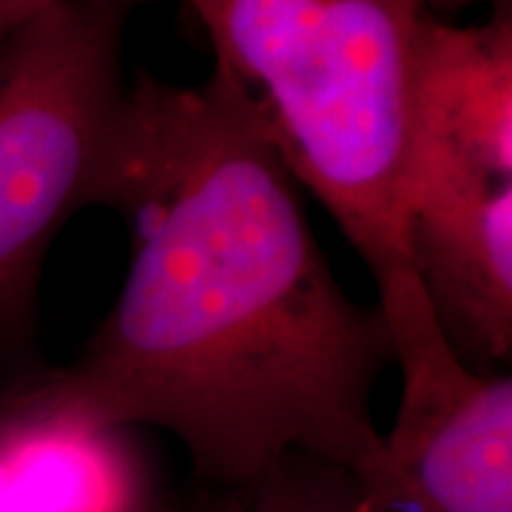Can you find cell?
<instances>
[{"label": "cell", "mask_w": 512, "mask_h": 512, "mask_svg": "<svg viewBox=\"0 0 512 512\" xmlns=\"http://www.w3.org/2000/svg\"><path fill=\"white\" fill-rule=\"evenodd\" d=\"M97 208L126 220L131 256L63 367L94 419L174 436L205 490H237L288 453L373 481L390 330L336 279L299 185L225 74L128 83Z\"/></svg>", "instance_id": "cell-1"}, {"label": "cell", "mask_w": 512, "mask_h": 512, "mask_svg": "<svg viewBox=\"0 0 512 512\" xmlns=\"http://www.w3.org/2000/svg\"><path fill=\"white\" fill-rule=\"evenodd\" d=\"M214 69L254 106L293 183L328 211L373 279L407 268L404 154L413 37L404 0H185Z\"/></svg>", "instance_id": "cell-2"}, {"label": "cell", "mask_w": 512, "mask_h": 512, "mask_svg": "<svg viewBox=\"0 0 512 512\" xmlns=\"http://www.w3.org/2000/svg\"><path fill=\"white\" fill-rule=\"evenodd\" d=\"M143 0H66L0 46V376L46 365L40 285L69 222L97 208Z\"/></svg>", "instance_id": "cell-3"}, {"label": "cell", "mask_w": 512, "mask_h": 512, "mask_svg": "<svg viewBox=\"0 0 512 512\" xmlns=\"http://www.w3.org/2000/svg\"><path fill=\"white\" fill-rule=\"evenodd\" d=\"M373 282L402 393L370 512H512V376L458 359L410 268Z\"/></svg>", "instance_id": "cell-4"}, {"label": "cell", "mask_w": 512, "mask_h": 512, "mask_svg": "<svg viewBox=\"0 0 512 512\" xmlns=\"http://www.w3.org/2000/svg\"><path fill=\"white\" fill-rule=\"evenodd\" d=\"M407 268L464 365L512 359V180L410 126L402 177Z\"/></svg>", "instance_id": "cell-5"}, {"label": "cell", "mask_w": 512, "mask_h": 512, "mask_svg": "<svg viewBox=\"0 0 512 512\" xmlns=\"http://www.w3.org/2000/svg\"><path fill=\"white\" fill-rule=\"evenodd\" d=\"M148 433L103 424L63 367L0 376V512H177Z\"/></svg>", "instance_id": "cell-6"}, {"label": "cell", "mask_w": 512, "mask_h": 512, "mask_svg": "<svg viewBox=\"0 0 512 512\" xmlns=\"http://www.w3.org/2000/svg\"><path fill=\"white\" fill-rule=\"evenodd\" d=\"M413 123L487 174L512 180V23L419 18L413 37Z\"/></svg>", "instance_id": "cell-7"}, {"label": "cell", "mask_w": 512, "mask_h": 512, "mask_svg": "<svg viewBox=\"0 0 512 512\" xmlns=\"http://www.w3.org/2000/svg\"><path fill=\"white\" fill-rule=\"evenodd\" d=\"M225 512H370L362 478L311 453H288L237 490H217Z\"/></svg>", "instance_id": "cell-8"}, {"label": "cell", "mask_w": 512, "mask_h": 512, "mask_svg": "<svg viewBox=\"0 0 512 512\" xmlns=\"http://www.w3.org/2000/svg\"><path fill=\"white\" fill-rule=\"evenodd\" d=\"M66 0H0V46Z\"/></svg>", "instance_id": "cell-9"}, {"label": "cell", "mask_w": 512, "mask_h": 512, "mask_svg": "<svg viewBox=\"0 0 512 512\" xmlns=\"http://www.w3.org/2000/svg\"><path fill=\"white\" fill-rule=\"evenodd\" d=\"M177 512H225V504H222V495L217 490L197 487V493L191 495V498L180 501Z\"/></svg>", "instance_id": "cell-10"}, {"label": "cell", "mask_w": 512, "mask_h": 512, "mask_svg": "<svg viewBox=\"0 0 512 512\" xmlns=\"http://www.w3.org/2000/svg\"><path fill=\"white\" fill-rule=\"evenodd\" d=\"M404 3H413V6H419V9H424V6H427V0H404Z\"/></svg>", "instance_id": "cell-11"}, {"label": "cell", "mask_w": 512, "mask_h": 512, "mask_svg": "<svg viewBox=\"0 0 512 512\" xmlns=\"http://www.w3.org/2000/svg\"><path fill=\"white\" fill-rule=\"evenodd\" d=\"M504 3H507V0H504Z\"/></svg>", "instance_id": "cell-12"}]
</instances>
